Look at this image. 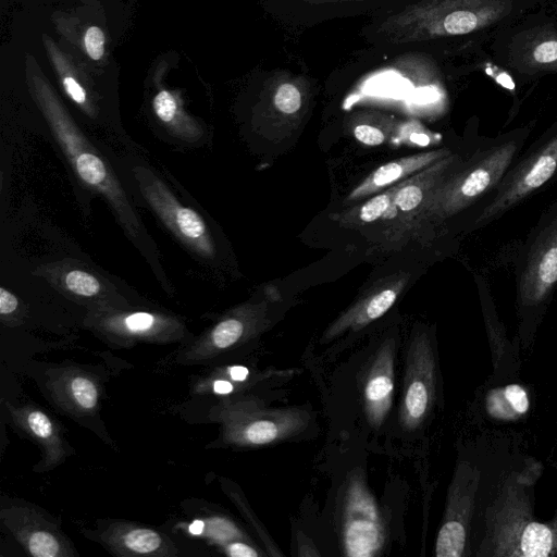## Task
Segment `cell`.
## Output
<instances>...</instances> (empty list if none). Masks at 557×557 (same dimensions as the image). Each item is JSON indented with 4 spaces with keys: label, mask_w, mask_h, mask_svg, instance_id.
Listing matches in <instances>:
<instances>
[{
    "label": "cell",
    "mask_w": 557,
    "mask_h": 557,
    "mask_svg": "<svg viewBox=\"0 0 557 557\" xmlns=\"http://www.w3.org/2000/svg\"><path fill=\"white\" fill-rule=\"evenodd\" d=\"M36 87L38 102L79 180L106 197L128 236L141 244L146 238L144 226L113 170L77 128L49 86L40 83Z\"/></svg>",
    "instance_id": "cell-1"
},
{
    "label": "cell",
    "mask_w": 557,
    "mask_h": 557,
    "mask_svg": "<svg viewBox=\"0 0 557 557\" xmlns=\"http://www.w3.org/2000/svg\"><path fill=\"white\" fill-rule=\"evenodd\" d=\"M517 151L511 140L485 151L466 168L447 175L431 193L419 221L444 220L470 206L502 180Z\"/></svg>",
    "instance_id": "cell-2"
},
{
    "label": "cell",
    "mask_w": 557,
    "mask_h": 557,
    "mask_svg": "<svg viewBox=\"0 0 557 557\" xmlns=\"http://www.w3.org/2000/svg\"><path fill=\"white\" fill-rule=\"evenodd\" d=\"M224 443L253 447L282 441L302 431L309 414L296 408H268L257 400L234 399L213 408Z\"/></svg>",
    "instance_id": "cell-3"
},
{
    "label": "cell",
    "mask_w": 557,
    "mask_h": 557,
    "mask_svg": "<svg viewBox=\"0 0 557 557\" xmlns=\"http://www.w3.org/2000/svg\"><path fill=\"white\" fill-rule=\"evenodd\" d=\"M270 324L264 301L240 305L221 318L209 331L176 355L182 364L207 363L252 339Z\"/></svg>",
    "instance_id": "cell-4"
},
{
    "label": "cell",
    "mask_w": 557,
    "mask_h": 557,
    "mask_svg": "<svg viewBox=\"0 0 557 557\" xmlns=\"http://www.w3.org/2000/svg\"><path fill=\"white\" fill-rule=\"evenodd\" d=\"M133 174L145 199L175 236L201 257H215L213 238L201 215L183 205L149 170L135 168Z\"/></svg>",
    "instance_id": "cell-5"
},
{
    "label": "cell",
    "mask_w": 557,
    "mask_h": 557,
    "mask_svg": "<svg viewBox=\"0 0 557 557\" xmlns=\"http://www.w3.org/2000/svg\"><path fill=\"white\" fill-rule=\"evenodd\" d=\"M343 518L345 555H377L385 541L384 528L374 497L359 474H355L347 485Z\"/></svg>",
    "instance_id": "cell-6"
},
{
    "label": "cell",
    "mask_w": 557,
    "mask_h": 557,
    "mask_svg": "<svg viewBox=\"0 0 557 557\" xmlns=\"http://www.w3.org/2000/svg\"><path fill=\"white\" fill-rule=\"evenodd\" d=\"M0 520L11 534L34 557H73V543L42 511L26 504L3 506Z\"/></svg>",
    "instance_id": "cell-7"
},
{
    "label": "cell",
    "mask_w": 557,
    "mask_h": 557,
    "mask_svg": "<svg viewBox=\"0 0 557 557\" xmlns=\"http://www.w3.org/2000/svg\"><path fill=\"white\" fill-rule=\"evenodd\" d=\"M460 164L457 154H449L400 183L391 208L384 218L392 220L394 235H403L418 223L422 208L431 193Z\"/></svg>",
    "instance_id": "cell-8"
},
{
    "label": "cell",
    "mask_w": 557,
    "mask_h": 557,
    "mask_svg": "<svg viewBox=\"0 0 557 557\" xmlns=\"http://www.w3.org/2000/svg\"><path fill=\"white\" fill-rule=\"evenodd\" d=\"M92 329L112 343H169L181 338L184 326L172 317L147 311L109 312L98 314Z\"/></svg>",
    "instance_id": "cell-9"
},
{
    "label": "cell",
    "mask_w": 557,
    "mask_h": 557,
    "mask_svg": "<svg viewBox=\"0 0 557 557\" xmlns=\"http://www.w3.org/2000/svg\"><path fill=\"white\" fill-rule=\"evenodd\" d=\"M557 170V136L521 163L483 210L478 223H485L543 186Z\"/></svg>",
    "instance_id": "cell-10"
},
{
    "label": "cell",
    "mask_w": 557,
    "mask_h": 557,
    "mask_svg": "<svg viewBox=\"0 0 557 557\" xmlns=\"http://www.w3.org/2000/svg\"><path fill=\"white\" fill-rule=\"evenodd\" d=\"M408 272H397L374 282L360 297L334 320L322 336L323 342L347 331H358L386 313L404 292Z\"/></svg>",
    "instance_id": "cell-11"
},
{
    "label": "cell",
    "mask_w": 557,
    "mask_h": 557,
    "mask_svg": "<svg viewBox=\"0 0 557 557\" xmlns=\"http://www.w3.org/2000/svg\"><path fill=\"white\" fill-rule=\"evenodd\" d=\"M432 356L425 334H416L407 354L400 422L407 430L416 429L426 416L432 395Z\"/></svg>",
    "instance_id": "cell-12"
},
{
    "label": "cell",
    "mask_w": 557,
    "mask_h": 557,
    "mask_svg": "<svg viewBox=\"0 0 557 557\" xmlns=\"http://www.w3.org/2000/svg\"><path fill=\"white\" fill-rule=\"evenodd\" d=\"M46 389L53 403L76 418L92 416L100 401L97 376L77 366H60L46 372Z\"/></svg>",
    "instance_id": "cell-13"
},
{
    "label": "cell",
    "mask_w": 557,
    "mask_h": 557,
    "mask_svg": "<svg viewBox=\"0 0 557 557\" xmlns=\"http://www.w3.org/2000/svg\"><path fill=\"white\" fill-rule=\"evenodd\" d=\"M96 541L111 554L123 557H172L178 554L176 545L164 533L124 520L101 523Z\"/></svg>",
    "instance_id": "cell-14"
},
{
    "label": "cell",
    "mask_w": 557,
    "mask_h": 557,
    "mask_svg": "<svg viewBox=\"0 0 557 557\" xmlns=\"http://www.w3.org/2000/svg\"><path fill=\"white\" fill-rule=\"evenodd\" d=\"M12 422L30 437L40 448L42 458L37 471H49L61 465L69 456V448L61 429L44 410L33 405L13 406L5 403Z\"/></svg>",
    "instance_id": "cell-15"
},
{
    "label": "cell",
    "mask_w": 557,
    "mask_h": 557,
    "mask_svg": "<svg viewBox=\"0 0 557 557\" xmlns=\"http://www.w3.org/2000/svg\"><path fill=\"white\" fill-rule=\"evenodd\" d=\"M395 341L388 338L376 350L363 385L364 411L369 423L379 428L393 399Z\"/></svg>",
    "instance_id": "cell-16"
},
{
    "label": "cell",
    "mask_w": 557,
    "mask_h": 557,
    "mask_svg": "<svg viewBox=\"0 0 557 557\" xmlns=\"http://www.w3.org/2000/svg\"><path fill=\"white\" fill-rule=\"evenodd\" d=\"M557 283V220L539 240L527 261L521 277V296L529 302L543 299Z\"/></svg>",
    "instance_id": "cell-17"
},
{
    "label": "cell",
    "mask_w": 557,
    "mask_h": 557,
    "mask_svg": "<svg viewBox=\"0 0 557 557\" xmlns=\"http://www.w3.org/2000/svg\"><path fill=\"white\" fill-rule=\"evenodd\" d=\"M451 153L441 148L392 160L373 170L349 193L346 200L356 201L373 196Z\"/></svg>",
    "instance_id": "cell-18"
},
{
    "label": "cell",
    "mask_w": 557,
    "mask_h": 557,
    "mask_svg": "<svg viewBox=\"0 0 557 557\" xmlns=\"http://www.w3.org/2000/svg\"><path fill=\"white\" fill-rule=\"evenodd\" d=\"M310 91L311 85L307 77L277 72L268 81L262 98L271 117L278 122H292L306 111Z\"/></svg>",
    "instance_id": "cell-19"
},
{
    "label": "cell",
    "mask_w": 557,
    "mask_h": 557,
    "mask_svg": "<svg viewBox=\"0 0 557 557\" xmlns=\"http://www.w3.org/2000/svg\"><path fill=\"white\" fill-rule=\"evenodd\" d=\"M401 124L397 117L375 110L358 111L348 119V128L354 138L369 147L382 146L398 138Z\"/></svg>",
    "instance_id": "cell-20"
},
{
    "label": "cell",
    "mask_w": 557,
    "mask_h": 557,
    "mask_svg": "<svg viewBox=\"0 0 557 557\" xmlns=\"http://www.w3.org/2000/svg\"><path fill=\"white\" fill-rule=\"evenodd\" d=\"M400 183L380 191L362 205L341 212L336 215V220L343 225H366L384 218L391 208Z\"/></svg>",
    "instance_id": "cell-21"
},
{
    "label": "cell",
    "mask_w": 557,
    "mask_h": 557,
    "mask_svg": "<svg viewBox=\"0 0 557 557\" xmlns=\"http://www.w3.org/2000/svg\"><path fill=\"white\" fill-rule=\"evenodd\" d=\"M153 109L157 116L170 126L175 134L187 140H196L199 137L200 132L194 126L193 122L181 119L177 102L171 92L166 90L158 92L153 99Z\"/></svg>",
    "instance_id": "cell-22"
},
{
    "label": "cell",
    "mask_w": 557,
    "mask_h": 557,
    "mask_svg": "<svg viewBox=\"0 0 557 557\" xmlns=\"http://www.w3.org/2000/svg\"><path fill=\"white\" fill-rule=\"evenodd\" d=\"M466 531L458 521L445 522L437 535L435 554L438 557H459L462 554Z\"/></svg>",
    "instance_id": "cell-23"
},
{
    "label": "cell",
    "mask_w": 557,
    "mask_h": 557,
    "mask_svg": "<svg viewBox=\"0 0 557 557\" xmlns=\"http://www.w3.org/2000/svg\"><path fill=\"white\" fill-rule=\"evenodd\" d=\"M550 530L537 522L528 524L522 533L521 549L527 557H546L552 548Z\"/></svg>",
    "instance_id": "cell-24"
},
{
    "label": "cell",
    "mask_w": 557,
    "mask_h": 557,
    "mask_svg": "<svg viewBox=\"0 0 557 557\" xmlns=\"http://www.w3.org/2000/svg\"><path fill=\"white\" fill-rule=\"evenodd\" d=\"M63 284L69 292L82 297H94L102 289L96 276L77 269L65 273Z\"/></svg>",
    "instance_id": "cell-25"
},
{
    "label": "cell",
    "mask_w": 557,
    "mask_h": 557,
    "mask_svg": "<svg viewBox=\"0 0 557 557\" xmlns=\"http://www.w3.org/2000/svg\"><path fill=\"white\" fill-rule=\"evenodd\" d=\"M84 44L88 55L92 60L101 59L104 52V34L99 27L91 26L87 29Z\"/></svg>",
    "instance_id": "cell-26"
},
{
    "label": "cell",
    "mask_w": 557,
    "mask_h": 557,
    "mask_svg": "<svg viewBox=\"0 0 557 557\" xmlns=\"http://www.w3.org/2000/svg\"><path fill=\"white\" fill-rule=\"evenodd\" d=\"M505 396L513 409L519 413H524L529 408L528 396L522 387L517 384L508 385L505 388Z\"/></svg>",
    "instance_id": "cell-27"
},
{
    "label": "cell",
    "mask_w": 557,
    "mask_h": 557,
    "mask_svg": "<svg viewBox=\"0 0 557 557\" xmlns=\"http://www.w3.org/2000/svg\"><path fill=\"white\" fill-rule=\"evenodd\" d=\"M62 84L66 94L75 103L79 104L85 109L88 107L86 92L73 76L64 75L62 77Z\"/></svg>",
    "instance_id": "cell-28"
},
{
    "label": "cell",
    "mask_w": 557,
    "mask_h": 557,
    "mask_svg": "<svg viewBox=\"0 0 557 557\" xmlns=\"http://www.w3.org/2000/svg\"><path fill=\"white\" fill-rule=\"evenodd\" d=\"M534 59L540 63H550L557 60V41L550 40L539 45L534 52Z\"/></svg>",
    "instance_id": "cell-29"
},
{
    "label": "cell",
    "mask_w": 557,
    "mask_h": 557,
    "mask_svg": "<svg viewBox=\"0 0 557 557\" xmlns=\"http://www.w3.org/2000/svg\"><path fill=\"white\" fill-rule=\"evenodd\" d=\"M224 552L231 557H257L259 553L250 545L240 541H230L224 545Z\"/></svg>",
    "instance_id": "cell-30"
},
{
    "label": "cell",
    "mask_w": 557,
    "mask_h": 557,
    "mask_svg": "<svg viewBox=\"0 0 557 557\" xmlns=\"http://www.w3.org/2000/svg\"><path fill=\"white\" fill-rule=\"evenodd\" d=\"M18 308V299L4 287L0 288V314L2 318L13 314Z\"/></svg>",
    "instance_id": "cell-31"
},
{
    "label": "cell",
    "mask_w": 557,
    "mask_h": 557,
    "mask_svg": "<svg viewBox=\"0 0 557 557\" xmlns=\"http://www.w3.org/2000/svg\"><path fill=\"white\" fill-rule=\"evenodd\" d=\"M218 372L233 382H245L250 374L249 369L244 366H230L225 369L218 370Z\"/></svg>",
    "instance_id": "cell-32"
},
{
    "label": "cell",
    "mask_w": 557,
    "mask_h": 557,
    "mask_svg": "<svg viewBox=\"0 0 557 557\" xmlns=\"http://www.w3.org/2000/svg\"><path fill=\"white\" fill-rule=\"evenodd\" d=\"M312 4H323V3H342V2H351V1H364V0H298Z\"/></svg>",
    "instance_id": "cell-33"
},
{
    "label": "cell",
    "mask_w": 557,
    "mask_h": 557,
    "mask_svg": "<svg viewBox=\"0 0 557 557\" xmlns=\"http://www.w3.org/2000/svg\"><path fill=\"white\" fill-rule=\"evenodd\" d=\"M497 81L505 87L509 88V89H512L513 88V83L512 81L510 79V77L506 74H500L498 77H497Z\"/></svg>",
    "instance_id": "cell-34"
}]
</instances>
